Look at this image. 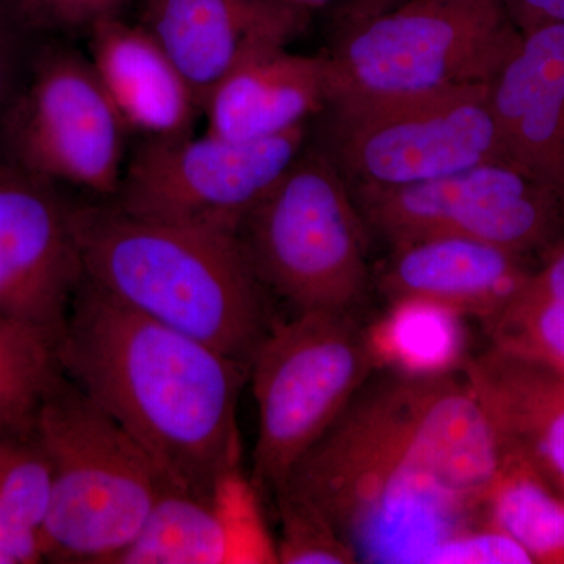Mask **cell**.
<instances>
[{"label": "cell", "instance_id": "obj_19", "mask_svg": "<svg viewBox=\"0 0 564 564\" xmlns=\"http://www.w3.org/2000/svg\"><path fill=\"white\" fill-rule=\"evenodd\" d=\"M464 380L491 415L505 451L524 455L564 494V373L494 347L467 359Z\"/></svg>", "mask_w": 564, "mask_h": 564}, {"label": "cell", "instance_id": "obj_1", "mask_svg": "<svg viewBox=\"0 0 564 564\" xmlns=\"http://www.w3.org/2000/svg\"><path fill=\"white\" fill-rule=\"evenodd\" d=\"M503 456L466 380L391 373L362 386L278 489L314 503L358 563H425L447 538L485 524Z\"/></svg>", "mask_w": 564, "mask_h": 564}, {"label": "cell", "instance_id": "obj_8", "mask_svg": "<svg viewBox=\"0 0 564 564\" xmlns=\"http://www.w3.org/2000/svg\"><path fill=\"white\" fill-rule=\"evenodd\" d=\"M377 369L367 328L351 314L304 311L273 322L250 364L256 486L281 488Z\"/></svg>", "mask_w": 564, "mask_h": 564}, {"label": "cell", "instance_id": "obj_32", "mask_svg": "<svg viewBox=\"0 0 564 564\" xmlns=\"http://www.w3.org/2000/svg\"><path fill=\"white\" fill-rule=\"evenodd\" d=\"M564 373V372H563Z\"/></svg>", "mask_w": 564, "mask_h": 564}, {"label": "cell", "instance_id": "obj_9", "mask_svg": "<svg viewBox=\"0 0 564 564\" xmlns=\"http://www.w3.org/2000/svg\"><path fill=\"white\" fill-rule=\"evenodd\" d=\"M307 133L310 124L252 141L207 131L147 139L124 166L115 206L151 220L237 234L302 154Z\"/></svg>", "mask_w": 564, "mask_h": 564}, {"label": "cell", "instance_id": "obj_25", "mask_svg": "<svg viewBox=\"0 0 564 564\" xmlns=\"http://www.w3.org/2000/svg\"><path fill=\"white\" fill-rule=\"evenodd\" d=\"M485 325L494 347L564 372V302L511 303Z\"/></svg>", "mask_w": 564, "mask_h": 564}, {"label": "cell", "instance_id": "obj_7", "mask_svg": "<svg viewBox=\"0 0 564 564\" xmlns=\"http://www.w3.org/2000/svg\"><path fill=\"white\" fill-rule=\"evenodd\" d=\"M315 147L350 188H389L505 161L489 85L340 98L318 115Z\"/></svg>", "mask_w": 564, "mask_h": 564}, {"label": "cell", "instance_id": "obj_26", "mask_svg": "<svg viewBox=\"0 0 564 564\" xmlns=\"http://www.w3.org/2000/svg\"><path fill=\"white\" fill-rule=\"evenodd\" d=\"M426 564H530L532 555L510 534L478 524L447 538L426 556Z\"/></svg>", "mask_w": 564, "mask_h": 564}, {"label": "cell", "instance_id": "obj_31", "mask_svg": "<svg viewBox=\"0 0 564 564\" xmlns=\"http://www.w3.org/2000/svg\"><path fill=\"white\" fill-rule=\"evenodd\" d=\"M291 2L300 3V6H315V3L328 2V0H291Z\"/></svg>", "mask_w": 564, "mask_h": 564}, {"label": "cell", "instance_id": "obj_4", "mask_svg": "<svg viewBox=\"0 0 564 564\" xmlns=\"http://www.w3.org/2000/svg\"><path fill=\"white\" fill-rule=\"evenodd\" d=\"M33 419L51 464L44 562L113 564L172 485L131 434L63 372Z\"/></svg>", "mask_w": 564, "mask_h": 564}, {"label": "cell", "instance_id": "obj_2", "mask_svg": "<svg viewBox=\"0 0 564 564\" xmlns=\"http://www.w3.org/2000/svg\"><path fill=\"white\" fill-rule=\"evenodd\" d=\"M65 377L120 423L173 488L207 497L242 464L250 369L80 282L57 344Z\"/></svg>", "mask_w": 564, "mask_h": 564}, {"label": "cell", "instance_id": "obj_14", "mask_svg": "<svg viewBox=\"0 0 564 564\" xmlns=\"http://www.w3.org/2000/svg\"><path fill=\"white\" fill-rule=\"evenodd\" d=\"M291 0H147L141 24L162 44L199 107L226 76L263 52L289 47L307 25Z\"/></svg>", "mask_w": 564, "mask_h": 564}, {"label": "cell", "instance_id": "obj_15", "mask_svg": "<svg viewBox=\"0 0 564 564\" xmlns=\"http://www.w3.org/2000/svg\"><path fill=\"white\" fill-rule=\"evenodd\" d=\"M489 96L507 162L564 204V24L524 33Z\"/></svg>", "mask_w": 564, "mask_h": 564}, {"label": "cell", "instance_id": "obj_27", "mask_svg": "<svg viewBox=\"0 0 564 564\" xmlns=\"http://www.w3.org/2000/svg\"><path fill=\"white\" fill-rule=\"evenodd\" d=\"M25 21L61 31L88 32L99 22L120 17L128 0H9Z\"/></svg>", "mask_w": 564, "mask_h": 564}, {"label": "cell", "instance_id": "obj_20", "mask_svg": "<svg viewBox=\"0 0 564 564\" xmlns=\"http://www.w3.org/2000/svg\"><path fill=\"white\" fill-rule=\"evenodd\" d=\"M33 417L0 426V564L44 562L52 478Z\"/></svg>", "mask_w": 564, "mask_h": 564}, {"label": "cell", "instance_id": "obj_22", "mask_svg": "<svg viewBox=\"0 0 564 564\" xmlns=\"http://www.w3.org/2000/svg\"><path fill=\"white\" fill-rule=\"evenodd\" d=\"M485 524L510 534L534 563L564 564V497L518 452H505L486 496Z\"/></svg>", "mask_w": 564, "mask_h": 564}, {"label": "cell", "instance_id": "obj_28", "mask_svg": "<svg viewBox=\"0 0 564 564\" xmlns=\"http://www.w3.org/2000/svg\"><path fill=\"white\" fill-rule=\"evenodd\" d=\"M545 302H564V237L541 256V265L533 269L524 288L511 303Z\"/></svg>", "mask_w": 564, "mask_h": 564}, {"label": "cell", "instance_id": "obj_30", "mask_svg": "<svg viewBox=\"0 0 564 564\" xmlns=\"http://www.w3.org/2000/svg\"><path fill=\"white\" fill-rule=\"evenodd\" d=\"M13 32L6 18L0 14V109L9 101L13 90L14 73H17V55H14Z\"/></svg>", "mask_w": 564, "mask_h": 564}, {"label": "cell", "instance_id": "obj_24", "mask_svg": "<svg viewBox=\"0 0 564 564\" xmlns=\"http://www.w3.org/2000/svg\"><path fill=\"white\" fill-rule=\"evenodd\" d=\"M274 496L281 525L276 540L278 563H358L355 551L314 503L285 489H278Z\"/></svg>", "mask_w": 564, "mask_h": 564}, {"label": "cell", "instance_id": "obj_21", "mask_svg": "<svg viewBox=\"0 0 564 564\" xmlns=\"http://www.w3.org/2000/svg\"><path fill=\"white\" fill-rule=\"evenodd\" d=\"M464 315L422 300L391 303L367 328L378 369L404 377H443L464 369L467 334Z\"/></svg>", "mask_w": 564, "mask_h": 564}, {"label": "cell", "instance_id": "obj_6", "mask_svg": "<svg viewBox=\"0 0 564 564\" xmlns=\"http://www.w3.org/2000/svg\"><path fill=\"white\" fill-rule=\"evenodd\" d=\"M522 36L502 0H406L364 17L326 52L329 101L491 85Z\"/></svg>", "mask_w": 564, "mask_h": 564}, {"label": "cell", "instance_id": "obj_16", "mask_svg": "<svg viewBox=\"0 0 564 564\" xmlns=\"http://www.w3.org/2000/svg\"><path fill=\"white\" fill-rule=\"evenodd\" d=\"M533 269L529 256L497 245L434 237L392 247L378 289L389 303L422 300L488 323L513 302Z\"/></svg>", "mask_w": 564, "mask_h": 564}, {"label": "cell", "instance_id": "obj_3", "mask_svg": "<svg viewBox=\"0 0 564 564\" xmlns=\"http://www.w3.org/2000/svg\"><path fill=\"white\" fill-rule=\"evenodd\" d=\"M77 225L85 280L250 369L273 321L237 234L137 217L115 204L79 209Z\"/></svg>", "mask_w": 564, "mask_h": 564}, {"label": "cell", "instance_id": "obj_12", "mask_svg": "<svg viewBox=\"0 0 564 564\" xmlns=\"http://www.w3.org/2000/svg\"><path fill=\"white\" fill-rule=\"evenodd\" d=\"M50 182L28 170L0 174V314L58 340L84 267L79 209Z\"/></svg>", "mask_w": 564, "mask_h": 564}, {"label": "cell", "instance_id": "obj_23", "mask_svg": "<svg viewBox=\"0 0 564 564\" xmlns=\"http://www.w3.org/2000/svg\"><path fill=\"white\" fill-rule=\"evenodd\" d=\"M57 344L39 326L0 314V426L33 417L62 373Z\"/></svg>", "mask_w": 564, "mask_h": 564}, {"label": "cell", "instance_id": "obj_5", "mask_svg": "<svg viewBox=\"0 0 564 564\" xmlns=\"http://www.w3.org/2000/svg\"><path fill=\"white\" fill-rule=\"evenodd\" d=\"M237 236L267 291L295 313L351 314L369 292V228L317 147L306 144Z\"/></svg>", "mask_w": 564, "mask_h": 564}, {"label": "cell", "instance_id": "obj_11", "mask_svg": "<svg viewBox=\"0 0 564 564\" xmlns=\"http://www.w3.org/2000/svg\"><path fill=\"white\" fill-rule=\"evenodd\" d=\"M128 132L90 58L68 50L41 58L14 129L29 173L115 196Z\"/></svg>", "mask_w": 564, "mask_h": 564}, {"label": "cell", "instance_id": "obj_10", "mask_svg": "<svg viewBox=\"0 0 564 564\" xmlns=\"http://www.w3.org/2000/svg\"><path fill=\"white\" fill-rule=\"evenodd\" d=\"M350 191L370 234L391 247L462 237L543 256L564 237L562 199L510 162H485L403 187Z\"/></svg>", "mask_w": 564, "mask_h": 564}, {"label": "cell", "instance_id": "obj_17", "mask_svg": "<svg viewBox=\"0 0 564 564\" xmlns=\"http://www.w3.org/2000/svg\"><path fill=\"white\" fill-rule=\"evenodd\" d=\"M332 95L328 55L280 47L256 55L203 102L206 131L236 141L270 139L310 124Z\"/></svg>", "mask_w": 564, "mask_h": 564}, {"label": "cell", "instance_id": "obj_13", "mask_svg": "<svg viewBox=\"0 0 564 564\" xmlns=\"http://www.w3.org/2000/svg\"><path fill=\"white\" fill-rule=\"evenodd\" d=\"M258 486L242 464L223 473L207 497L166 486L139 536L113 564H274Z\"/></svg>", "mask_w": 564, "mask_h": 564}, {"label": "cell", "instance_id": "obj_29", "mask_svg": "<svg viewBox=\"0 0 564 564\" xmlns=\"http://www.w3.org/2000/svg\"><path fill=\"white\" fill-rule=\"evenodd\" d=\"M505 9L519 31L551 24H564V0H502Z\"/></svg>", "mask_w": 564, "mask_h": 564}, {"label": "cell", "instance_id": "obj_18", "mask_svg": "<svg viewBox=\"0 0 564 564\" xmlns=\"http://www.w3.org/2000/svg\"><path fill=\"white\" fill-rule=\"evenodd\" d=\"M88 58L128 131L147 139L193 132L198 98L143 24L120 17L99 22L90 31Z\"/></svg>", "mask_w": 564, "mask_h": 564}]
</instances>
